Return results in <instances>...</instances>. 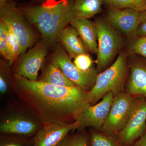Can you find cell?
Masks as SVG:
<instances>
[{"instance_id":"cell-1","label":"cell","mask_w":146,"mask_h":146,"mask_svg":"<svg viewBox=\"0 0 146 146\" xmlns=\"http://www.w3.org/2000/svg\"><path fill=\"white\" fill-rule=\"evenodd\" d=\"M12 86L18 98L34 112L44 125L75 121L78 114L90 105L89 92L77 86L32 81L16 74Z\"/></svg>"},{"instance_id":"cell-2","label":"cell","mask_w":146,"mask_h":146,"mask_svg":"<svg viewBox=\"0 0 146 146\" xmlns=\"http://www.w3.org/2000/svg\"><path fill=\"white\" fill-rule=\"evenodd\" d=\"M27 21L38 29L47 44L54 45L61 32L76 17L73 0H47L21 9Z\"/></svg>"},{"instance_id":"cell-3","label":"cell","mask_w":146,"mask_h":146,"mask_svg":"<svg viewBox=\"0 0 146 146\" xmlns=\"http://www.w3.org/2000/svg\"><path fill=\"white\" fill-rule=\"evenodd\" d=\"M127 56L126 52H120L109 68L98 74L95 85L89 92L90 105L96 104L109 92L115 97L123 92L128 77Z\"/></svg>"},{"instance_id":"cell-4","label":"cell","mask_w":146,"mask_h":146,"mask_svg":"<svg viewBox=\"0 0 146 146\" xmlns=\"http://www.w3.org/2000/svg\"><path fill=\"white\" fill-rule=\"evenodd\" d=\"M98 34L97 70L101 72L112 64L116 56L124 45L122 34L116 30L105 18L95 19Z\"/></svg>"},{"instance_id":"cell-5","label":"cell","mask_w":146,"mask_h":146,"mask_svg":"<svg viewBox=\"0 0 146 146\" xmlns=\"http://www.w3.org/2000/svg\"><path fill=\"white\" fill-rule=\"evenodd\" d=\"M0 21L7 25L18 38L21 54L26 52L36 41V35L14 1L0 4Z\"/></svg>"},{"instance_id":"cell-6","label":"cell","mask_w":146,"mask_h":146,"mask_svg":"<svg viewBox=\"0 0 146 146\" xmlns=\"http://www.w3.org/2000/svg\"><path fill=\"white\" fill-rule=\"evenodd\" d=\"M10 111L1 121V133L9 135L29 137L35 135L44 125L34 112Z\"/></svg>"},{"instance_id":"cell-7","label":"cell","mask_w":146,"mask_h":146,"mask_svg":"<svg viewBox=\"0 0 146 146\" xmlns=\"http://www.w3.org/2000/svg\"><path fill=\"white\" fill-rule=\"evenodd\" d=\"M59 66L63 74L75 86L89 92L96 81L98 73L94 67L87 71L77 68L71 60L63 48L58 45L51 56Z\"/></svg>"},{"instance_id":"cell-8","label":"cell","mask_w":146,"mask_h":146,"mask_svg":"<svg viewBox=\"0 0 146 146\" xmlns=\"http://www.w3.org/2000/svg\"><path fill=\"white\" fill-rule=\"evenodd\" d=\"M135 104V98L122 92L114 97L108 116L101 131L116 136L125 126L130 118Z\"/></svg>"},{"instance_id":"cell-9","label":"cell","mask_w":146,"mask_h":146,"mask_svg":"<svg viewBox=\"0 0 146 146\" xmlns=\"http://www.w3.org/2000/svg\"><path fill=\"white\" fill-rule=\"evenodd\" d=\"M146 100L142 97L135 99L133 112L127 124L116 135L121 146H133L146 132Z\"/></svg>"},{"instance_id":"cell-10","label":"cell","mask_w":146,"mask_h":146,"mask_svg":"<svg viewBox=\"0 0 146 146\" xmlns=\"http://www.w3.org/2000/svg\"><path fill=\"white\" fill-rule=\"evenodd\" d=\"M114 98L112 92H109L102 97L98 103L89 105L85 108L75 119V121L80 123L78 130L92 127L101 130L109 114Z\"/></svg>"},{"instance_id":"cell-11","label":"cell","mask_w":146,"mask_h":146,"mask_svg":"<svg viewBox=\"0 0 146 146\" xmlns=\"http://www.w3.org/2000/svg\"><path fill=\"white\" fill-rule=\"evenodd\" d=\"M47 44L45 41H41L23 54L16 65V74L36 81L38 72L44 65L46 55Z\"/></svg>"},{"instance_id":"cell-12","label":"cell","mask_w":146,"mask_h":146,"mask_svg":"<svg viewBox=\"0 0 146 146\" xmlns=\"http://www.w3.org/2000/svg\"><path fill=\"white\" fill-rule=\"evenodd\" d=\"M105 18L113 28L128 39L137 36L140 23L139 12L130 9H115L107 7Z\"/></svg>"},{"instance_id":"cell-13","label":"cell","mask_w":146,"mask_h":146,"mask_svg":"<svg viewBox=\"0 0 146 146\" xmlns=\"http://www.w3.org/2000/svg\"><path fill=\"white\" fill-rule=\"evenodd\" d=\"M79 127L77 121L45 125L35 135L31 146H57L69 132Z\"/></svg>"},{"instance_id":"cell-14","label":"cell","mask_w":146,"mask_h":146,"mask_svg":"<svg viewBox=\"0 0 146 146\" xmlns=\"http://www.w3.org/2000/svg\"><path fill=\"white\" fill-rule=\"evenodd\" d=\"M128 66L130 74L126 82V93L146 99V58L131 55Z\"/></svg>"},{"instance_id":"cell-15","label":"cell","mask_w":146,"mask_h":146,"mask_svg":"<svg viewBox=\"0 0 146 146\" xmlns=\"http://www.w3.org/2000/svg\"><path fill=\"white\" fill-rule=\"evenodd\" d=\"M70 24L77 32L88 51L97 54L98 34L95 22L76 16Z\"/></svg>"},{"instance_id":"cell-16","label":"cell","mask_w":146,"mask_h":146,"mask_svg":"<svg viewBox=\"0 0 146 146\" xmlns=\"http://www.w3.org/2000/svg\"><path fill=\"white\" fill-rule=\"evenodd\" d=\"M58 39L71 58H74L79 55L88 53L78 33L72 26L66 27L61 32Z\"/></svg>"},{"instance_id":"cell-17","label":"cell","mask_w":146,"mask_h":146,"mask_svg":"<svg viewBox=\"0 0 146 146\" xmlns=\"http://www.w3.org/2000/svg\"><path fill=\"white\" fill-rule=\"evenodd\" d=\"M39 80L58 86H76L66 77L57 63L52 59L43 70Z\"/></svg>"},{"instance_id":"cell-18","label":"cell","mask_w":146,"mask_h":146,"mask_svg":"<svg viewBox=\"0 0 146 146\" xmlns=\"http://www.w3.org/2000/svg\"><path fill=\"white\" fill-rule=\"evenodd\" d=\"M76 16L89 19L100 13L102 10L103 0H73Z\"/></svg>"},{"instance_id":"cell-19","label":"cell","mask_w":146,"mask_h":146,"mask_svg":"<svg viewBox=\"0 0 146 146\" xmlns=\"http://www.w3.org/2000/svg\"><path fill=\"white\" fill-rule=\"evenodd\" d=\"M107 7L115 9H130L138 12L146 10V0H103Z\"/></svg>"},{"instance_id":"cell-20","label":"cell","mask_w":146,"mask_h":146,"mask_svg":"<svg viewBox=\"0 0 146 146\" xmlns=\"http://www.w3.org/2000/svg\"><path fill=\"white\" fill-rule=\"evenodd\" d=\"M57 146H90V134L84 130L67 135Z\"/></svg>"},{"instance_id":"cell-21","label":"cell","mask_w":146,"mask_h":146,"mask_svg":"<svg viewBox=\"0 0 146 146\" xmlns=\"http://www.w3.org/2000/svg\"><path fill=\"white\" fill-rule=\"evenodd\" d=\"M90 146H121L116 136L98 131H92L90 134Z\"/></svg>"},{"instance_id":"cell-22","label":"cell","mask_w":146,"mask_h":146,"mask_svg":"<svg viewBox=\"0 0 146 146\" xmlns=\"http://www.w3.org/2000/svg\"><path fill=\"white\" fill-rule=\"evenodd\" d=\"M21 54V47L18 38L9 29L7 56L5 60L11 66Z\"/></svg>"},{"instance_id":"cell-23","label":"cell","mask_w":146,"mask_h":146,"mask_svg":"<svg viewBox=\"0 0 146 146\" xmlns=\"http://www.w3.org/2000/svg\"><path fill=\"white\" fill-rule=\"evenodd\" d=\"M10 66L4 59L0 60V92L1 94H6L11 86H12Z\"/></svg>"},{"instance_id":"cell-24","label":"cell","mask_w":146,"mask_h":146,"mask_svg":"<svg viewBox=\"0 0 146 146\" xmlns=\"http://www.w3.org/2000/svg\"><path fill=\"white\" fill-rule=\"evenodd\" d=\"M130 39L127 47V54L138 55L146 58V36H137Z\"/></svg>"},{"instance_id":"cell-25","label":"cell","mask_w":146,"mask_h":146,"mask_svg":"<svg viewBox=\"0 0 146 146\" xmlns=\"http://www.w3.org/2000/svg\"><path fill=\"white\" fill-rule=\"evenodd\" d=\"M9 28L6 24L0 21V53L5 59L7 56Z\"/></svg>"},{"instance_id":"cell-26","label":"cell","mask_w":146,"mask_h":146,"mask_svg":"<svg viewBox=\"0 0 146 146\" xmlns=\"http://www.w3.org/2000/svg\"><path fill=\"white\" fill-rule=\"evenodd\" d=\"M74 59V65L82 70H89L94 67V61L88 53L79 55Z\"/></svg>"},{"instance_id":"cell-27","label":"cell","mask_w":146,"mask_h":146,"mask_svg":"<svg viewBox=\"0 0 146 146\" xmlns=\"http://www.w3.org/2000/svg\"><path fill=\"white\" fill-rule=\"evenodd\" d=\"M140 23L137 29V35L146 36V10L139 12Z\"/></svg>"},{"instance_id":"cell-28","label":"cell","mask_w":146,"mask_h":146,"mask_svg":"<svg viewBox=\"0 0 146 146\" xmlns=\"http://www.w3.org/2000/svg\"><path fill=\"white\" fill-rule=\"evenodd\" d=\"M25 141L16 139H9L1 141L0 146H26Z\"/></svg>"},{"instance_id":"cell-29","label":"cell","mask_w":146,"mask_h":146,"mask_svg":"<svg viewBox=\"0 0 146 146\" xmlns=\"http://www.w3.org/2000/svg\"><path fill=\"white\" fill-rule=\"evenodd\" d=\"M133 146H146V132L136 141Z\"/></svg>"},{"instance_id":"cell-30","label":"cell","mask_w":146,"mask_h":146,"mask_svg":"<svg viewBox=\"0 0 146 146\" xmlns=\"http://www.w3.org/2000/svg\"><path fill=\"white\" fill-rule=\"evenodd\" d=\"M15 0H0V4L4 3L7 2L11 1H14Z\"/></svg>"},{"instance_id":"cell-31","label":"cell","mask_w":146,"mask_h":146,"mask_svg":"<svg viewBox=\"0 0 146 146\" xmlns=\"http://www.w3.org/2000/svg\"><path fill=\"white\" fill-rule=\"evenodd\" d=\"M32 1H33L34 2H35L42 3H42L46 1H47V0H32Z\"/></svg>"}]
</instances>
